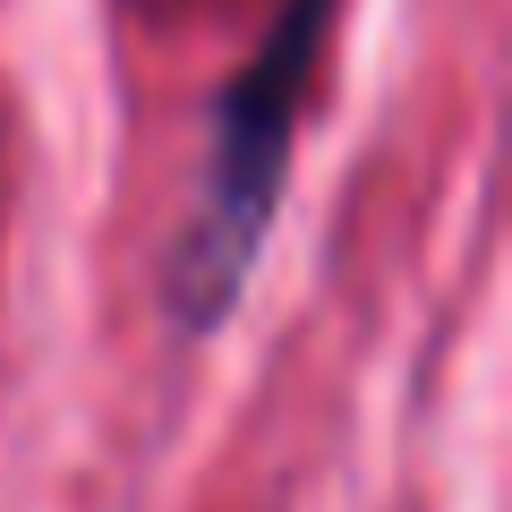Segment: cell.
Listing matches in <instances>:
<instances>
[{"label":"cell","mask_w":512,"mask_h":512,"mask_svg":"<svg viewBox=\"0 0 512 512\" xmlns=\"http://www.w3.org/2000/svg\"><path fill=\"white\" fill-rule=\"evenodd\" d=\"M333 26H342V0H274L256 52L214 94L197 197H188L180 239L163 248V316L188 342H214L239 316L256 265H265V239H274L282 197H291V146L316 103Z\"/></svg>","instance_id":"6da1fadb"}]
</instances>
